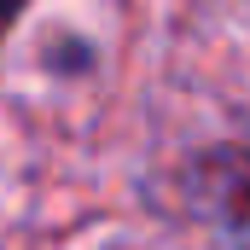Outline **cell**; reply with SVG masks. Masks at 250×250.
Returning a JSON list of instances; mask_svg holds the SVG:
<instances>
[{
    "label": "cell",
    "mask_w": 250,
    "mask_h": 250,
    "mask_svg": "<svg viewBox=\"0 0 250 250\" xmlns=\"http://www.w3.org/2000/svg\"><path fill=\"white\" fill-rule=\"evenodd\" d=\"M175 209L215 250H250V146H209L175 169Z\"/></svg>",
    "instance_id": "cell-1"
},
{
    "label": "cell",
    "mask_w": 250,
    "mask_h": 250,
    "mask_svg": "<svg viewBox=\"0 0 250 250\" xmlns=\"http://www.w3.org/2000/svg\"><path fill=\"white\" fill-rule=\"evenodd\" d=\"M23 6H29V0H0V41H6V29L18 23V12H23Z\"/></svg>",
    "instance_id": "cell-2"
}]
</instances>
